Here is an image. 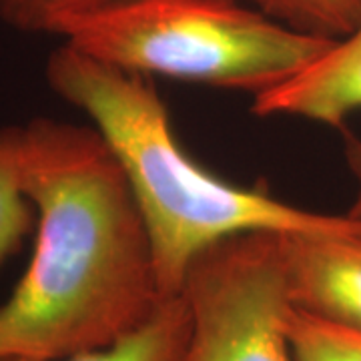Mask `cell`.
Here are the masks:
<instances>
[{"label": "cell", "instance_id": "30bf717a", "mask_svg": "<svg viewBox=\"0 0 361 361\" xmlns=\"http://www.w3.org/2000/svg\"><path fill=\"white\" fill-rule=\"evenodd\" d=\"M289 337L297 361H361V336L291 311Z\"/></svg>", "mask_w": 361, "mask_h": 361}, {"label": "cell", "instance_id": "8992f818", "mask_svg": "<svg viewBox=\"0 0 361 361\" xmlns=\"http://www.w3.org/2000/svg\"><path fill=\"white\" fill-rule=\"evenodd\" d=\"M257 116H293L329 127H341L361 111V28L299 75L275 89L253 97Z\"/></svg>", "mask_w": 361, "mask_h": 361}, {"label": "cell", "instance_id": "7a4b0ae2", "mask_svg": "<svg viewBox=\"0 0 361 361\" xmlns=\"http://www.w3.org/2000/svg\"><path fill=\"white\" fill-rule=\"evenodd\" d=\"M44 77L52 92L89 116L118 161L165 297L179 295L195 259L233 235L361 231L360 217L313 213L261 185L243 187L201 167L177 141L151 77L106 65L68 42L49 54Z\"/></svg>", "mask_w": 361, "mask_h": 361}, {"label": "cell", "instance_id": "9c48e42d", "mask_svg": "<svg viewBox=\"0 0 361 361\" xmlns=\"http://www.w3.org/2000/svg\"><path fill=\"white\" fill-rule=\"evenodd\" d=\"M35 225V209L18 183L11 127H4L0 129V271L23 249Z\"/></svg>", "mask_w": 361, "mask_h": 361}, {"label": "cell", "instance_id": "3957f363", "mask_svg": "<svg viewBox=\"0 0 361 361\" xmlns=\"http://www.w3.org/2000/svg\"><path fill=\"white\" fill-rule=\"evenodd\" d=\"M52 35L129 73L251 97L291 80L336 42L239 0H123L65 16Z\"/></svg>", "mask_w": 361, "mask_h": 361}, {"label": "cell", "instance_id": "277c9868", "mask_svg": "<svg viewBox=\"0 0 361 361\" xmlns=\"http://www.w3.org/2000/svg\"><path fill=\"white\" fill-rule=\"evenodd\" d=\"M191 329L180 361H297L283 233L251 231L211 245L180 289Z\"/></svg>", "mask_w": 361, "mask_h": 361}, {"label": "cell", "instance_id": "5b68a950", "mask_svg": "<svg viewBox=\"0 0 361 361\" xmlns=\"http://www.w3.org/2000/svg\"><path fill=\"white\" fill-rule=\"evenodd\" d=\"M293 310L361 336V231L283 233Z\"/></svg>", "mask_w": 361, "mask_h": 361}, {"label": "cell", "instance_id": "8fae6325", "mask_svg": "<svg viewBox=\"0 0 361 361\" xmlns=\"http://www.w3.org/2000/svg\"><path fill=\"white\" fill-rule=\"evenodd\" d=\"M116 2L123 0H0V20L20 32L52 35L61 18L99 11Z\"/></svg>", "mask_w": 361, "mask_h": 361}, {"label": "cell", "instance_id": "ba28073f", "mask_svg": "<svg viewBox=\"0 0 361 361\" xmlns=\"http://www.w3.org/2000/svg\"><path fill=\"white\" fill-rule=\"evenodd\" d=\"M293 30L341 40L361 28V0H239Z\"/></svg>", "mask_w": 361, "mask_h": 361}, {"label": "cell", "instance_id": "52a82bcc", "mask_svg": "<svg viewBox=\"0 0 361 361\" xmlns=\"http://www.w3.org/2000/svg\"><path fill=\"white\" fill-rule=\"evenodd\" d=\"M191 317L185 297L169 295L147 322L115 343L59 361H180L189 339ZM30 361V360H2Z\"/></svg>", "mask_w": 361, "mask_h": 361}, {"label": "cell", "instance_id": "6da1fadb", "mask_svg": "<svg viewBox=\"0 0 361 361\" xmlns=\"http://www.w3.org/2000/svg\"><path fill=\"white\" fill-rule=\"evenodd\" d=\"M11 137L37 237L0 303V361H59L111 345L165 297L127 177L94 127L32 118L11 125Z\"/></svg>", "mask_w": 361, "mask_h": 361}, {"label": "cell", "instance_id": "7c38bea8", "mask_svg": "<svg viewBox=\"0 0 361 361\" xmlns=\"http://www.w3.org/2000/svg\"><path fill=\"white\" fill-rule=\"evenodd\" d=\"M343 157H345V165H348L351 177L355 180V197L353 203L349 207V215L360 217L361 219V139L353 135H345L343 141Z\"/></svg>", "mask_w": 361, "mask_h": 361}]
</instances>
